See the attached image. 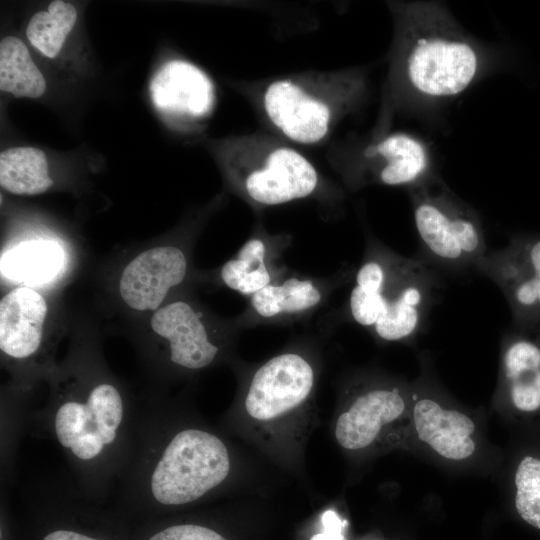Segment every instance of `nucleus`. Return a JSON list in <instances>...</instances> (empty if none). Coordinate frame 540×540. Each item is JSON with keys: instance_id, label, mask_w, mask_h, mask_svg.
<instances>
[{"instance_id": "nucleus-1", "label": "nucleus", "mask_w": 540, "mask_h": 540, "mask_svg": "<svg viewBox=\"0 0 540 540\" xmlns=\"http://www.w3.org/2000/svg\"><path fill=\"white\" fill-rule=\"evenodd\" d=\"M390 8L395 35L387 114L407 102L432 105L451 100L465 92L487 68L486 51L444 6L392 2Z\"/></svg>"}, {"instance_id": "nucleus-2", "label": "nucleus", "mask_w": 540, "mask_h": 540, "mask_svg": "<svg viewBox=\"0 0 540 540\" xmlns=\"http://www.w3.org/2000/svg\"><path fill=\"white\" fill-rule=\"evenodd\" d=\"M441 287L439 275L425 260L402 256L369 238L347 313L379 341L408 342L426 326Z\"/></svg>"}, {"instance_id": "nucleus-3", "label": "nucleus", "mask_w": 540, "mask_h": 540, "mask_svg": "<svg viewBox=\"0 0 540 540\" xmlns=\"http://www.w3.org/2000/svg\"><path fill=\"white\" fill-rule=\"evenodd\" d=\"M367 85L365 71L360 69L286 75L263 85L258 106L284 138L315 145L358 107Z\"/></svg>"}, {"instance_id": "nucleus-4", "label": "nucleus", "mask_w": 540, "mask_h": 540, "mask_svg": "<svg viewBox=\"0 0 540 540\" xmlns=\"http://www.w3.org/2000/svg\"><path fill=\"white\" fill-rule=\"evenodd\" d=\"M222 168L231 190L255 210L332 194L313 163L283 141L249 134L227 141Z\"/></svg>"}, {"instance_id": "nucleus-5", "label": "nucleus", "mask_w": 540, "mask_h": 540, "mask_svg": "<svg viewBox=\"0 0 540 540\" xmlns=\"http://www.w3.org/2000/svg\"><path fill=\"white\" fill-rule=\"evenodd\" d=\"M408 193L425 261L450 270L475 269L487 252L483 227L472 207L437 176Z\"/></svg>"}, {"instance_id": "nucleus-6", "label": "nucleus", "mask_w": 540, "mask_h": 540, "mask_svg": "<svg viewBox=\"0 0 540 540\" xmlns=\"http://www.w3.org/2000/svg\"><path fill=\"white\" fill-rule=\"evenodd\" d=\"M231 462L221 438L206 430L187 428L175 433L155 459L148 477L150 496L159 504L192 503L229 475Z\"/></svg>"}, {"instance_id": "nucleus-7", "label": "nucleus", "mask_w": 540, "mask_h": 540, "mask_svg": "<svg viewBox=\"0 0 540 540\" xmlns=\"http://www.w3.org/2000/svg\"><path fill=\"white\" fill-rule=\"evenodd\" d=\"M333 163L349 190L370 184L411 189L436 177L428 145L401 131L372 135L368 143Z\"/></svg>"}, {"instance_id": "nucleus-8", "label": "nucleus", "mask_w": 540, "mask_h": 540, "mask_svg": "<svg viewBox=\"0 0 540 540\" xmlns=\"http://www.w3.org/2000/svg\"><path fill=\"white\" fill-rule=\"evenodd\" d=\"M125 417L119 390L103 382L85 398L59 404L52 416L53 434L59 445L78 463L93 464L116 444Z\"/></svg>"}, {"instance_id": "nucleus-9", "label": "nucleus", "mask_w": 540, "mask_h": 540, "mask_svg": "<svg viewBox=\"0 0 540 540\" xmlns=\"http://www.w3.org/2000/svg\"><path fill=\"white\" fill-rule=\"evenodd\" d=\"M317 373L311 358L285 351L259 365L244 387V409L255 422L272 423L292 413L309 399Z\"/></svg>"}, {"instance_id": "nucleus-10", "label": "nucleus", "mask_w": 540, "mask_h": 540, "mask_svg": "<svg viewBox=\"0 0 540 540\" xmlns=\"http://www.w3.org/2000/svg\"><path fill=\"white\" fill-rule=\"evenodd\" d=\"M407 419H412L407 391L400 385L380 382L359 389L351 398L336 420L334 435L342 448L360 451Z\"/></svg>"}, {"instance_id": "nucleus-11", "label": "nucleus", "mask_w": 540, "mask_h": 540, "mask_svg": "<svg viewBox=\"0 0 540 540\" xmlns=\"http://www.w3.org/2000/svg\"><path fill=\"white\" fill-rule=\"evenodd\" d=\"M352 270L328 278L287 275L249 297L237 320L241 328L261 324H283L300 320L319 309Z\"/></svg>"}, {"instance_id": "nucleus-12", "label": "nucleus", "mask_w": 540, "mask_h": 540, "mask_svg": "<svg viewBox=\"0 0 540 540\" xmlns=\"http://www.w3.org/2000/svg\"><path fill=\"white\" fill-rule=\"evenodd\" d=\"M150 325L167 341L170 361L184 370L204 369L222 353V341L216 339L204 314L188 301L177 300L157 309Z\"/></svg>"}, {"instance_id": "nucleus-13", "label": "nucleus", "mask_w": 540, "mask_h": 540, "mask_svg": "<svg viewBox=\"0 0 540 540\" xmlns=\"http://www.w3.org/2000/svg\"><path fill=\"white\" fill-rule=\"evenodd\" d=\"M187 273L188 258L180 247H153L125 266L119 292L123 301L134 310H156L170 289L185 280Z\"/></svg>"}, {"instance_id": "nucleus-14", "label": "nucleus", "mask_w": 540, "mask_h": 540, "mask_svg": "<svg viewBox=\"0 0 540 540\" xmlns=\"http://www.w3.org/2000/svg\"><path fill=\"white\" fill-rule=\"evenodd\" d=\"M291 236L272 234L258 222L252 234L237 253L220 269V279L229 289L251 297L284 276L288 270L282 263L291 244Z\"/></svg>"}, {"instance_id": "nucleus-15", "label": "nucleus", "mask_w": 540, "mask_h": 540, "mask_svg": "<svg viewBox=\"0 0 540 540\" xmlns=\"http://www.w3.org/2000/svg\"><path fill=\"white\" fill-rule=\"evenodd\" d=\"M150 95L164 116L182 121L200 120L214 106L215 91L211 79L196 65L174 59L163 64L150 83Z\"/></svg>"}, {"instance_id": "nucleus-16", "label": "nucleus", "mask_w": 540, "mask_h": 540, "mask_svg": "<svg viewBox=\"0 0 540 540\" xmlns=\"http://www.w3.org/2000/svg\"><path fill=\"white\" fill-rule=\"evenodd\" d=\"M501 375L502 387L516 411L540 413V325L514 327L506 336Z\"/></svg>"}, {"instance_id": "nucleus-17", "label": "nucleus", "mask_w": 540, "mask_h": 540, "mask_svg": "<svg viewBox=\"0 0 540 540\" xmlns=\"http://www.w3.org/2000/svg\"><path fill=\"white\" fill-rule=\"evenodd\" d=\"M412 421L418 438L439 456L463 461L475 453V424L466 414L422 397L412 406Z\"/></svg>"}, {"instance_id": "nucleus-18", "label": "nucleus", "mask_w": 540, "mask_h": 540, "mask_svg": "<svg viewBox=\"0 0 540 540\" xmlns=\"http://www.w3.org/2000/svg\"><path fill=\"white\" fill-rule=\"evenodd\" d=\"M47 314L44 297L28 286L14 288L0 301V349L13 359L34 355Z\"/></svg>"}, {"instance_id": "nucleus-19", "label": "nucleus", "mask_w": 540, "mask_h": 540, "mask_svg": "<svg viewBox=\"0 0 540 540\" xmlns=\"http://www.w3.org/2000/svg\"><path fill=\"white\" fill-rule=\"evenodd\" d=\"M64 260L63 249L54 241H25L2 254L1 275L32 288L58 276Z\"/></svg>"}, {"instance_id": "nucleus-20", "label": "nucleus", "mask_w": 540, "mask_h": 540, "mask_svg": "<svg viewBox=\"0 0 540 540\" xmlns=\"http://www.w3.org/2000/svg\"><path fill=\"white\" fill-rule=\"evenodd\" d=\"M53 184L46 154L31 146L12 147L0 154V185L16 195H37Z\"/></svg>"}, {"instance_id": "nucleus-21", "label": "nucleus", "mask_w": 540, "mask_h": 540, "mask_svg": "<svg viewBox=\"0 0 540 540\" xmlns=\"http://www.w3.org/2000/svg\"><path fill=\"white\" fill-rule=\"evenodd\" d=\"M46 80L26 44L16 36L0 42V90L17 98H40Z\"/></svg>"}, {"instance_id": "nucleus-22", "label": "nucleus", "mask_w": 540, "mask_h": 540, "mask_svg": "<svg viewBox=\"0 0 540 540\" xmlns=\"http://www.w3.org/2000/svg\"><path fill=\"white\" fill-rule=\"evenodd\" d=\"M497 286L513 277L540 279V235H518L497 251L486 253L475 268Z\"/></svg>"}, {"instance_id": "nucleus-23", "label": "nucleus", "mask_w": 540, "mask_h": 540, "mask_svg": "<svg viewBox=\"0 0 540 540\" xmlns=\"http://www.w3.org/2000/svg\"><path fill=\"white\" fill-rule=\"evenodd\" d=\"M78 12L67 1H52L44 10L34 13L26 27L31 46L46 58H56L77 22Z\"/></svg>"}, {"instance_id": "nucleus-24", "label": "nucleus", "mask_w": 540, "mask_h": 540, "mask_svg": "<svg viewBox=\"0 0 540 540\" xmlns=\"http://www.w3.org/2000/svg\"><path fill=\"white\" fill-rule=\"evenodd\" d=\"M514 507L519 517L540 531V454L525 453L513 476Z\"/></svg>"}, {"instance_id": "nucleus-25", "label": "nucleus", "mask_w": 540, "mask_h": 540, "mask_svg": "<svg viewBox=\"0 0 540 540\" xmlns=\"http://www.w3.org/2000/svg\"><path fill=\"white\" fill-rule=\"evenodd\" d=\"M149 540H226L216 531L199 525L182 524L167 527Z\"/></svg>"}, {"instance_id": "nucleus-26", "label": "nucleus", "mask_w": 540, "mask_h": 540, "mask_svg": "<svg viewBox=\"0 0 540 540\" xmlns=\"http://www.w3.org/2000/svg\"><path fill=\"white\" fill-rule=\"evenodd\" d=\"M322 525L323 532L314 535L310 540H344L346 522L334 511L328 510L322 515Z\"/></svg>"}, {"instance_id": "nucleus-27", "label": "nucleus", "mask_w": 540, "mask_h": 540, "mask_svg": "<svg viewBox=\"0 0 540 540\" xmlns=\"http://www.w3.org/2000/svg\"><path fill=\"white\" fill-rule=\"evenodd\" d=\"M43 540H99L71 530H55L47 534Z\"/></svg>"}]
</instances>
